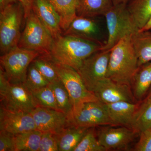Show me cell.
<instances>
[{
    "label": "cell",
    "instance_id": "obj_38",
    "mask_svg": "<svg viewBox=\"0 0 151 151\" xmlns=\"http://www.w3.org/2000/svg\"><path fill=\"white\" fill-rule=\"evenodd\" d=\"M150 96H151V87L148 92L147 95V96H146V97H150Z\"/></svg>",
    "mask_w": 151,
    "mask_h": 151
},
{
    "label": "cell",
    "instance_id": "obj_34",
    "mask_svg": "<svg viewBox=\"0 0 151 151\" xmlns=\"http://www.w3.org/2000/svg\"><path fill=\"white\" fill-rule=\"evenodd\" d=\"M35 0H19L24 11V19L27 18L29 15L32 11L33 5Z\"/></svg>",
    "mask_w": 151,
    "mask_h": 151
},
{
    "label": "cell",
    "instance_id": "obj_12",
    "mask_svg": "<svg viewBox=\"0 0 151 151\" xmlns=\"http://www.w3.org/2000/svg\"><path fill=\"white\" fill-rule=\"evenodd\" d=\"M111 125L102 126L97 132V138L106 151L128 148L134 139L136 132L126 127L115 128Z\"/></svg>",
    "mask_w": 151,
    "mask_h": 151
},
{
    "label": "cell",
    "instance_id": "obj_7",
    "mask_svg": "<svg viewBox=\"0 0 151 151\" xmlns=\"http://www.w3.org/2000/svg\"><path fill=\"white\" fill-rule=\"evenodd\" d=\"M26 20L18 46L40 55H49L54 41L51 34L32 10Z\"/></svg>",
    "mask_w": 151,
    "mask_h": 151
},
{
    "label": "cell",
    "instance_id": "obj_4",
    "mask_svg": "<svg viewBox=\"0 0 151 151\" xmlns=\"http://www.w3.org/2000/svg\"><path fill=\"white\" fill-rule=\"evenodd\" d=\"M1 106L11 111L30 113L39 107L31 92L23 83H12L0 67Z\"/></svg>",
    "mask_w": 151,
    "mask_h": 151
},
{
    "label": "cell",
    "instance_id": "obj_36",
    "mask_svg": "<svg viewBox=\"0 0 151 151\" xmlns=\"http://www.w3.org/2000/svg\"><path fill=\"white\" fill-rule=\"evenodd\" d=\"M150 29H151V17L150 18V19L149 20L148 22L142 28L139 30V31H149Z\"/></svg>",
    "mask_w": 151,
    "mask_h": 151
},
{
    "label": "cell",
    "instance_id": "obj_22",
    "mask_svg": "<svg viewBox=\"0 0 151 151\" xmlns=\"http://www.w3.org/2000/svg\"><path fill=\"white\" fill-rule=\"evenodd\" d=\"M59 15L60 25L63 32L69 27L77 16L76 9L79 0H47Z\"/></svg>",
    "mask_w": 151,
    "mask_h": 151
},
{
    "label": "cell",
    "instance_id": "obj_30",
    "mask_svg": "<svg viewBox=\"0 0 151 151\" xmlns=\"http://www.w3.org/2000/svg\"><path fill=\"white\" fill-rule=\"evenodd\" d=\"M100 145L94 133V127L88 129L74 151H105Z\"/></svg>",
    "mask_w": 151,
    "mask_h": 151
},
{
    "label": "cell",
    "instance_id": "obj_26",
    "mask_svg": "<svg viewBox=\"0 0 151 151\" xmlns=\"http://www.w3.org/2000/svg\"><path fill=\"white\" fill-rule=\"evenodd\" d=\"M49 86L54 92L60 111L65 113L68 120L73 111V106L70 95L60 79L50 83Z\"/></svg>",
    "mask_w": 151,
    "mask_h": 151
},
{
    "label": "cell",
    "instance_id": "obj_6",
    "mask_svg": "<svg viewBox=\"0 0 151 151\" xmlns=\"http://www.w3.org/2000/svg\"><path fill=\"white\" fill-rule=\"evenodd\" d=\"M46 55L69 93L73 106V112L84 103L100 101L93 92L87 89L78 71L55 61L49 55Z\"/></svg>",
    "mask_w": 151,
    "mask_h": 151
},
{
    "label": "cell",
    "instance_id": "obj_10",
    "mask_svg": "<svg viewBox=\"0 0 151 151\" xmlns=\"http://www.w3.org/2000/svg\"><path fill=\"white\" fill-rule=\"evenodd\" d=\"M70 126L89 128L97 126H114L106 110L100 101L84 103L73 111L69 119Z\"/></svg>",
    "mask_w": 151,
    "mask_h": 151
},
{
    "label": "cell",
    "instance_id": "obj_9",
    "mask_svg": "<svg viewBox=\"0 0 151 151\" xmlns=\"http://www.w3.org/2000/svg\"><path fill=\"white\" fill-rule=\"evenodd\" d=\"M111 50H101L84 60L78 72L87 89L92 92L98 82L107 78Z\"/></svg>",
    "mask_w": 151,
    "mask_h": 151
},
{
    "label": "cell",
    "instance_id": "obj_31",
    "mask_svg": "<svg viewBox=\"0 0 151 151\" xmlns=\"http://www.w3.org/2000/svg\"><path fill=\"white\" fill-rule=\"evenodd\" d=\"M58 145L55 135L50 133H42L39 151H58Z\"/></svg>",
    "mask_w": 151,
    "mask_h": 151
},
{
    "label": "cell",
    "instance_id": "obj_15",
    "mask_svg": "<svg viewBox=\"0 0 151 151\" xmlns=\"http://www.w3.org/2000/svg\"><path fill=\"white\" fill-rule=\"evenodd\" d=\"M32 10L42 23L56 39L63 34L60 25V19L55 9L47 0H35Z\"/></svg>",
    "mask_w": 151,
    "mask_h": 151
},
{
    "label": "cell",
    "instance_id": "obj_35",
    "mask_svg": "<svg viewBox=\"0 0 151 151\" xmlns=\"http://www.w3.org/2000/svg\"><path fill=\"white\" fill-rule=\"evenodd\" d=\"M20 2L19 0H0V10L8 6Z\"/></svg>",
    "mask_w": 151,
    "mask_h": 151
},
{
    "label": "cell",
    "instance_id": "obj_25",
    "mask_svg": "<svg viewBox=\"0 0 151 151\" xmlns=\"http://www.w3.org/2000/svg\"><path fill=\"white\" fill-rule=\"evenodd\" d=\"M42 134L35 129L14 135V151H39Z\"/></svg>",
    "mask_w": 151,
    "mask_h": 151
},
{
    "label": "cell",
    "instance_id": "obj_2",
    "mask_svg": "<svg viewBox=\"0 0 151 151\" xmlns=\"http://www.w3.org/2000/svg\"><path fill=\"white\" fill-rule=\"evenodd\" d=\"M132 36L122 38L111 50L107 72V78L130 86L139 68Z\"/></svg>",
    "mask_w": 151,
    "mask_h": 151
},
{
    "label": "cell",
    "instance_id": "obj_1",
    "mask_svg": "<svg viewBox=\"0 0 151 151\" xmlns=\"http://www.w3.org/2000/svg\"><path fill=\"white\" fill-rule=\"evenodd\" d=\"M103 45L101 42L62 35L54 40L49 55L55 61L78 71L84 60L102 50Z\"/></svg>",
    "mask_w": 151,
    "mask_h": 151
},
{
    "label": "cell",
    "instance_id": "obj_37",
    "mask_svg": "<svg viewBox=\"0 0 151 151\" xmlns=\"http://www.w3.org/2000/svg\"><path fill=\"white\" fill-rule=\"evenodd\" d=\"M131 0H112L113 5L120 4H128Z\"/></svg>",
    "mask_w": 151,
    "mask_h": 151
},
{
    "label": "cell",
    "instance_id": "obj_21",
    "mask_svg": "<svg viewBox=\"0 0 151 151\" xmlns=\"http://www.w3.org/2000/svg\"><path fill=\"white\" fill-rule=\"evenodd\" d=\"M133 47L138 58V66L151 61V33L138 31L132 36Z\"/></svg>",
    "mask_w": 151,
    "mask_h": 151
},
{
    "label": "cell",
    "instance_id": "obj_29",
    "mask_svg": "<svg viewBox=\"0 0 151 151\" xmlns=\"http://www.w3.org/2000/svg\"><path fill=\"white\" fill-rule=\"evenodd\" d=\"M50 83L32 63L29 67L26 80L24 83L28 89L30 91L40 89L48 86Z\"/></svg>",
    "mask_w": 151,
    "mask_h": 151
},
{
    "label": "cell",
    "instance_id": "obj_11",
    "mask_svg": "<svg viewBox=\"0 0 151 151\" xmlns=\"http://www.w3.org/2000/svg\"><path fill=\"white\" fill-rule=\"evenodd\" d=\"M30 113L36 129L42 133L57 135L70 126L67 115L60 111L39 106Z\"/></svg>",
    "mask_w": 151,
    "mask_h": 151
},
{
    "label": "cell",
    "instance_id": "obj_19",
    "mask_svg": "<svg viewBox=\"0 0 151 151\" xmlns=\"http://www.w3.org/2000/svg\"><path fill=\"white\" fill-rule=\"evenodd\" d=\"M132 85L135 99L141 101L151 87V61L139 67L133 77Z\"/></svg>",
    "mask_w": 151,
    "mask_h": 151
},
{
    "label": "cell",
    "instance_id": "obj_32",
    "mask_svg": "<svg viewBox=\"0 0 151 151\" xmlns=\"http://www.w3.org/2000/svg\"><path fill=\"white\" fill-rule=\"evenodd\" d=\"M139 134V139L135 146L134 150L151 151V129Z\"/></svg>",
    "mask_w": 151,
    "mask_h": 151
},
{
    "label": "cell",
    "instance_id": "obj_18",
    "mask_svg": "<svg viewBox=\"0 0 151 151\" xmlns=\"http://www.w3.org/2000/svg\"><path fill=\"white\" fill-rule=\"evenodd\" d=\"M88 129L71 125L59 134L55 135L57 140L59 151H74Z\"/></svg>",
    "mask_w": 151,
    "mask_h": 151
},
{
    "label": "cell",
    "instance_id": "obj_3",
    "mask_svg": "<svg viewBox=\"0 0 151 151\" xmlns=\"http://www.w3.org/2000/svg\"><path fill=\"white\" fill-rule=\"evenodd\" d=\"M127 4L113 5L104 15L108 35L102 50H111L122 38L139 31V29L128 10Z\"/></svg>",
    "mask_w": 151,
    "mask_h": 151
},
{
    "label": "cell",
    "instance_id": "obj_13",
    "mask_svg": "<svg viewBox=\"0 0 151 151\" xmlns=\"http://www.w3.org/2000/svg\"><path fill=\"white\" fill-rule=\"evenodd\" d=\"M130 86L107 77L97 83L93 92L100 102L105 104L122 101L134 103L136 99Z\"/></svg>",
    "mask_w": 151,
    "mask_h": 151
},
{
    "label": "cell",
    "instance_id": "obj_5",
    "mask_svg": "<svg viewBox=\"0 0 151 151\" xmlns=\"http://www.w3.org/2000/svg\"><path fill=\"white\" fill-rule=\"evenodd\" d=\"M24 11L20 2L0 10V51L1 55L17 46L20 39Z\"/></svg>",
    "mask_w": 151,
    "mask_h": 151
},
{
    "label": "cell",
    "instance_id": "obj_17",
    "mask_svg": "<svg viewBox=\"0 0 151 151\" xmlns=\"http://www.w3.org/2000/svg\"><path fill=\"white\" fill-rule=\"evenodd\" d=\"M105 104L114 126L120 125L132 129V121L138 107L137 104L127 101Z\"/></svg>",
    "mask_w": 151,
    "mask_h": 151
},
{
    "label": "cell",
    "instance_id": "obj_20",
    "mask_svg": "<svg viewBox=\"0 0 151 151\" xmlns=\"http://www.w3.org/2000/svg\"><path fill=\"white\" fill-rule=\"evenodd\" d=\"M113 6L112 0H79L76 15L89 18L105 15Z\"/></svg>",
    "mask_w": 151,
    "mask_h": 151
},
{
    "label": "cell",
    "instance_id": "obj_24",
    "mask_svg": "<svg viewBox=\"0 0 151 151\" xmlns=\"http://www.w3.org/2000/svg\"><path fill=\"white\" fill-rule=\"evenodd\" d=\"M132 129L141 133L151 129V96L146 97L135 112Z\"/></svg>",
    "mask_w": 151,
    "mask_h": 151
},
{
    "label": "cell",
    "instance_id": "obj_16",
    "mask_svg": "<svg viewBox=\"0 0 151 151\" xmlns=\"http://www.w3.org/2000/svg\"><path fill=\"white\" fill-rule=\"evenodd\" d=\"M100 32V28L92 18L77 16L63 35L101 42L99 40Z\"/></svg>",
    "mask_w": 151,
    "mask_h": 151
},
{
    "label": "cell",
    "instance_id": "obj_8",
    "mask_svg": "<svg viewBox=\"0 0 151 151\" xmlns=\"http://www.w3.org/2000/svg\"><path fill=\"white\" fill-rule=\"evenodd\" d=\"M40 55L37 52L17 46L7 53L1 55V66L11 83L24 84L30 65Z\"/></svg>",
    "mask_w": 151,
    "mask_h": 151
},
{
    "label": "cell",
    "instance_id": "obj_33",
    "mask_svg": "<svg viewBox=\"0 0 151 151\" xmlns=\"http://www.w3.org/2000/svg\"><path fill=\"white\" fill-rule=\"evenodd\" d=\"M0 151H14V135L0 131Z\"/></svg>",
    "mask_w": 151,
    "mask_h": 151
},
{
    "label": "cell",
    "instance_id": "obj_28",
    "mask_svg": "<svg viewBox=\"0 0 151 151\" xmlns=\"http://www.w3.org/2000/svg\"><path fill=\"white\" fill-rule=\"evenodd\" d=\"M32 63L50 83H52L59 79L56 70L46 55H40Z\"/></svg>",
    "mask_w": 151,
    "mask_h": 151
},
{
    "label": "cell",
    "instance_id": "obj_23",
    "mask_svg": "<svg viewBox=\"0 0 151 151\" xmlns=\"http://www.w3.org/2000/svg\"><path fill=\"white\" fill-rule=\"evenodd\" d=\"M129 3L127 8L140 30L151 17V0H131Z\"/></svg>",
    "mask_w": 151,
    "mask_h": 151
},
{
    "label": "cell",
    "instance_id": "obj_14",
    "mask_svg": "<svg viewBox=\"0 0 151 151\" xmlns=\"http://www.w3.org/2000/svg\"><path fill=\"white\" fill-rule=\"evenodd\" d=\"M35 129L34 120L30 113L11 111L1 106L0 131L15 135Z\"/></svg>",
    "mask_w": 151,
    "mask_h": 151
},
{
    "label": "cell",
    "instance_id": "obj_27",
    "mask_svg": "<svg viewBox=\"0 0 151 151\" xmlns=\"http://www.w3.org/2000/svg\"><path fill=\"white\" fill-rule=\"evenodd\" d=\"M40 107L60 111L53 90L49 86L30 91Z\"/></svg>",
    "mask_w": 151,
    "mask_h": 151
}]
</instances>
